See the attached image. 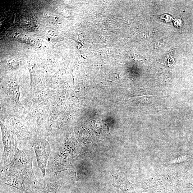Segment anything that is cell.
I'll list each match as a JSON object with an SVG mask.
<instances>
[{
	"label": "cell",
	"mask_w": 193,
	"mask_h": 193,
	"mask_svg": "<svg viewBox=\"0 0 193 193\" xmlns=\"http://www.w3.org/2000/svg\"><path fill=\"white\" fill-rule=\"evenodd\" d=\"M76 148L67 142L63 145L56 144L51 146V153L46 171L57 173L65 170L76 156L75 154Z\"/></svg>",
	"instance_id": "obj_2"
},
{
	"label": "cell",
	"mask_w": 193,
	"mask_h": 193,
	"mask_svg": "<svg viewBox=\"0 0 193 193\" xmlns=\"http://www.w3.org/2000/svg\"><path fill=\"white\" fill-rule=\"evenodd\" d=\"M0 124L3 146L1 159V167H2L8 165L13 160L17 144L16 138L10 131L1 122Z\"/></svg>",
	"instance_id": "obj_4"
},
{
	"label": "cell",
	"mask_w": 193,
	"mask_h": 193,
	"mask_svg": "<svg viewBox=\"0 0 193 193\" xmlns=\"http://www.w3.org/2000/svg\"><path fill=\"white\" fill-rule=\"evenodd\" d=\"M53 180L52 182H47L46 186H44L41 193H57L61 188L66 182L70 180L71 176H66L64 177L59 179L58 180Z\"/></svg>",
	"instance_id": "obj_6"
},
{
	"label": "cell",
	"mask_w": 193,
	"mask_h": 193,
	"mask_svg": "<svg viewBox=\"0 0 193 193\" xmlns=\"http://www.w3.org/2000/svg\"><path fill=\"white\" fill-rule=\"evenodd\" d=\"M7 91L11 101L20 108H24L20 101V87L16 77L11 78L9 80Z\"/></svg>",
	"instance_id": "obj_5"
},
{
	"label": "cell",
	"mask_w": 193,
	"mask_h": 193,
	"mask_svg": "<svg viewBox=\"0 0 193 193\" xmlns=\"http://www.w3.org/2000/svg\"><path fill=\"white\" fill-rule=\"evenodd\" d=\"M19 64L18 61L15 58L9 59L8 62V66L9 68L12 69V70L17 68L19 66Z\"/></svg>",
	"instance_id": "obj_7"
},
{
	"label": "cell",
	"mask_w": 193,
	"mask_h": 193,
	"mask_svg": "<svg viewBox=\"0 0 193 193\" xmlns=\"http://www.w3.org/2000/svg\"><path fill=\"white\" fill-rule=\"evenodd\" d=\"M34 149L21 150L16 146V153L11 163L2 167L13 172L20 178L23 183V191L26 193H41L44 186L38 181L32 168Z\"/></svg>",
	"instance_id": "obj_1"
},
{
	"label": "cell",
	"mask_w": 193,
	"mask_h": 193,
	"mask_svg": "<svg viewBox=\"0 0 193 193\" xmlns=\"http://www.w3.org/2000/svg\"><path fill=\"white\" fill-rule=\"evenodd\" d=\"M33 146L38 167L41 171L43 177L44 179L51 153V145L41 136L34 135L33 138Z\"/></svg>",
	"instance_id": "obj_3"
}]
</instances>
